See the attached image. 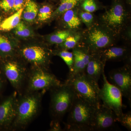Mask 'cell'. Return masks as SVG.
<instances>
[{"instance_id":"cell-23","label":"cell","mask_w":131,"mask_h":131,"mask_svg":"<svg viewBox=\"0 0 131 131\" xmlns=\"http://www.w3.org/2000/svg\"><path fill=\"white\" fill-rule=\"evenodd\" d=\"M52 53L60 57L64 61L69 70V73L72 71L74 63V55L72 52L60 49Z\"/></svg>"},{"instance_id":"cell-26","label":"cell","mask_w":131,"mask_h":131,"mask_svg":"<svg viewBox=\"0 0 131 131\" xmlns=\"http://www.w3.org/2000/svg\"><path fill=\"white\" fill-rule=\"evenodd\" d=\"M53 11L51 6L46 5L43 6L38 13V20L40 21H45L51 18Z\"/></svg>"},{"instance_id":"cell-34","label":"cell","mask_w":131,"mask_h":131,"mask_svg":"<svg viewBox=\"0 0 131 131\" xmlns=\"http://www.w3.org/2000/svg\"><path fill=\"white\" fill-rule=\"evenodd\" d=\"M24 0H14L13 7L12 10L15 12L18 11L24 7Z\"/></svg>"},{"instance_id":"cell-24","label":"cell","mask_w":131,"mask_h":131,"mask_svg":"<svg viewBox=\"0 0 131 131\" xmlns=\"http://www.w3.org/2000/svg\"><path fill=\"white\" fill-rule=\"evenodd\" d=\"M78 13L82 23L85 25L87 28L91 27L98 21L93 13L85 12L78 8Z\"/></svg>"},{"instance_id":"cell-6","label":"cell","mask_w":131,"mask_h":131,"mask_svg":"<svg viewBox=\"0 0 131 131\" xmlns=\"http://www.w3.org/2000/svg\"><path fill=\"white\" fill-rule=\"evenodd\" d=\"M62 83L49 68L31 67L29 69L23 93L49 91Z\"/></svg>"},{"instance_id":"cell-5","label":"cell","mask_w":131,"mask_h":131,"mask_svg":"<svg viewBox=\"0 0 131 131\" xmlns=\"http://www.w3.org/2000/svg\"><path fill=\"white\" fill-rule=\"evenodd\" d=\"M99 20L119 36L130 24V7L123 0H113L111 5L101 15Z\"/></svg>"},{"instance_id":"cell-16","label":"cell","mask_w":131,"mask_h":131,"mask_svg":"<svg viewBox=\"0 0 131 131\" xmlns=\"http://www.w3.org/2000/svg\"><path fill=\"white\" fill-rule=\"evenodd\" d=\"M106 63L102 59L98 52L91 53L90 59L86 67L84 73L98 83L101 76L104 72Z\"/></svg>"},{"instance_id":"cell-9","label":"cell","mask_w":131,"mask_h":131,"mask_svg":"<svg viewBox=\"0 0 131 131\" xmlns=\"http://www.w3.org/2000/svg\"><path fill=\"white\" fill-rule=\"evenodd\" d=\"M102 76L103 83V87L100 90V99L103 105L114 112L118 121L124 113L122 111V93L117 87L108 82L104 72Z\"/></svg>"},{"instance_id":"cell-13","label":"cell","mask_w":131,"mask_h":131,"mask_svg":"<svg viewBox=\"0 0 131 131\" xmlns=\"http://www.w3.org/2000/svg\"><path fill=\"white\" fill-rule=\"evenodd\" d=\"M118 118L112 110L101 104L95 108L94 112L92 127L93 131L109 130L114 126Z\"/></svg>"},{"instance_id":"cell-10","label":"cell","mask_w":131,"mask_h":131,"mask_svg":"<svg viewBox=\"0 0 131 131\" xmlns=\"http://www.w3.org/2000/svg\"><path fill=\"white\" fill-rule=\"evenodd\" d=\"M18 95L15 91L0 102V131H12L16 117Z\"/></svg>"},{"instance_id":"cell-20","label":"cell","mask_w":131,"mask_h":131,"mask_svg":"<svg viewBox=\"0 0 131 131\" xmlns=\"http://www.w3.org/2000/svg\"><path fill=\"white\" fill-rule=\"evenodd\" d=\"M15 48L6 35L0 34V59L7 58L14 55Z\"/></svg>"},{"instance_id":"cell-33","label":"cell","mask_w":131,"mask_h":131,"mask_svg":"<svg viewBox=\"0 0 131 131\" xmlns=\"http://www.w3.org/2000/svg\"><path fill=\"white\" fill-rule=\"evenodd\" d=\"M7 82L5 76L0 70V94H1L6 88Z\"/></svg>"},{"instance_id":"cell-30","label":"cell","mask_w":131,"mask_h":131,"mask_svg":"<svg viewBox=\"0 0 131 131\" xmlns=\"http://www.w3.org/2000/svg\"><path fill=\"white\" fill-rule=\"evenodd\" d=\"M14 0H0V9L5 13L12 10Z\"/></svg>"},{"instance_id":"cell-31","label":"cell","mask_w":131,"mask_h":131,"mask_svg":"<svg viewBox=\"0 0 131 131\" xmlns=\"http://www.w3.org/2000/svg\"><path fill=\"white\" fill-rule=\"evenodd\" d=\"M119 37L120 38H122L125 41H126L127 43L130 45L131 40L130 24L124 29V31L121 34Z\"/></svg>"},{"instance_id":"cell-14","label":"cell","mask_w":131,"mask_h":131,"mask_svg":"<svg viewBox=\"0 0 131 131\" xmlns=\"http://www.w3.org/2000/svg\"><path fill=\"white\" fill-rule=\"evenodd\" d=\"M72 50L74 57V65L72 71L69 73L66 80H70L76 75L84 73L91 56V52L82 44Z\"/></svg>"},{"instance_id":"cell-17","label":"cell","mask_w":131,"mask_h":131,"mask_svg":"<svg viewBox=\"0 0 131 131\" xmlns=\"http://www.w3.org/2000/svg\"><path fill=\"white\" fill-rule=\"evenodd\" d=\"M78 8L66 11L62 15V20L67 30L77 31L82 30V23L78 16Z\"/></svg>"},{"instance_id":"cell-19","label":"cell","mask_w":131,"mask_h":131,"mask_svg":"<svg viewBox=\"0 0 131 131\" xmlns=\"http://www.w3.org/2000/svg\"><path fill=\"white\" fill-rule=\"evenodd\" d=\"M83 31L82 30L78 31L68 37L62 43L58 45L60 49L66 50H72L81 44Z\"/></svg>"},{"instance_id":"cell-18","label":"cell","mask_w":131,"mask_h":131,"mask_svg":"<svg viewBox=\"0 0 131 131\" xmlns=\"http://www.w3.org/2000/svg\"><path fill=\"white\" fill-rule=\"evenodd\" d=\"M24 9V7L22 8L11 16L3 20L0 23V31H8L15 28L20 22Z\"/></svg>"},{"instance_id":"cell-8","label":"cell","mask_w":131,"mask_h":131,"mask_svg":"<svg viewBox=\"0 0 131 131\" xmlns=\"http://www.w3.org/2000/svg\"><path fill=\"white\" fill-rule=\"evenodd\" d=\"M12 57L0 59V70L15 91L20 94L24 91L29 70Z\"/></svg>"},{"instance_id":"cell-3","label":"cell","mask_w":131,"mask_h":131,"mask_svg":"<svg viewBox=\"0 0 131 131\" xmlns=\"http://www.w3.org/2000/svg\"><path fill=\"white\" fill-rule=\"evenodd\" d=\"M95 109V107L76 94L68 112L65 130L70 131H93L92 120Z\"/></svg>"},{"instance_id":"cell-32","label":"cell","mask_w":131,"mask_h":131,"mask_svg":"<svg viewBox=\"0 0 131 131\" xmlns=\"http://www.w3.org/2000/svg\"><path fill=\"white\" fill-rule=\"evenodd\" d=\"M49 130L51 131H63L60 125V121L52 120L50 124V128Z\"/></svg>"},{"instance_id":"cell-35","label":"cell","mask_w":131,"mask_h":131,"mask_svg":"<svg viewBox=\"0 0 131 131\" xmlns=\"http://www.w3.org/2000/svg\"><path fill=\"white\" fill-rule=\"evenodd\" d=\"M80 1L81 0H68L66 11L77 7L78 4H80Z\"/></svg>"},{"instance_id":"cell-1","label":"cell","mask_w":131,"mask_h":131,"mask_svg":"<svg viewBox=\"0 0 131 131\" xmlns=\"http://www.w3.org/2000/svg\"><path fill=\"white\" fill-rule=\"evenodd\" d=\"M46 92L41 91L18 94L16 117L12 131L25 130L37 117Z\"/></svg>"},{"instance_id":"cell-25","label":"cell","mask_w":131,"mask_h":131,"mask_svg":"<svg viewBox=\"0 0 131 131\" xmlns=\"http://www.w3.org/2000/svg\"><path fill=\"white\" fill-rule=\"evenodd\" d=\"M80 9L85 12L93 13L101 9V6L97 0H81Z\"/></svg>"},{"instance_id":"cell-27","label":"cell","mask_w":131,"mask_h":131,"mask_svg":"<svg viewBox=\"0 0 131 131\" xmlns=\"http://www.w3.org/2000/svg\"><path fill=\"white\" fill-rule=\"evenodd\" d=\"M15 28V33L20 37H28L31 34L30 30L23 22L20 21Z\"/></svg>"},{"instance_id":"cell-29","label":"cell","mask_w":131,"mask_h":131,"mask_svg":"<svg viewBox=\"0 0 131 131\" xmlns=\"http://www.w3.org/2000/svg\"><path fill=\"white\" fill-rule=\"evenodd\" d=\"M68 3V0L61 2L59 6L52 13L51 18H55L62 15L66 11Z\"/></svg>"},{"instance_id":"cell-28","label":"cell","mask_w":131,"mask_h":131,"mask_svg":"<svg viewBox=\"0 0 131 131\" xmlns=\"http://www.w3.org/2000/svg\"><path fill=\"white\" fill-rule=\"evenodd\" d=\"M118 122H120L123 126L129 131L131 130V112L129 111L126 113H123Z\"/></svg>"},{"instance_id":"cell-11","label":"cell","mask_w":131,"mask_h":131,"mask_svg":"<svg viewBox=\"0 0 131 131\" xmlns=\"http://www.w3.org/2000/svg\"><path fill=\"white\" fill-rule=\"evenodd\" d=\"M109 77L112 84L121 91L122 96L131 103V66L125 64L121 68L109 72Z\"/></svg>"},{"instance_id":"cell-4","label":"cell","mask_w":131,"mask_h":131,"mask_svg":"<svg viewBox=\"0 0 131 131\" xmlns=\"http://www.w3.org/2000/svg\"><path fill=\"white\" fill-rule=\"evenodd\" d=\"M49 91L50 115L52 120L61 122L70 110L76 94L73 87L66 82Z\"/></svg>"},{"instance_id":"cell-22","label":"cell","mask_w":131,"mask_h":131,"mask_svg":"<svg viewBox=\"0 0 131 131\" xmlns=\"http://www.w3.org/2000/svg\"><path fill=\"white\" fill-rule=\"evenodd\" d=\"M76 31H77L67 29L57 31L49 36L48 40L52 44L60 45L68 37Z\"/></svg>"},{"instance_id":"cell-36","label":"cell","mask_w":131,"mask_h":131,"mask_svg":"<svg viewBox=\"0 0 131 131\" xmlns=\"http://www.w3.org/2000/svg\"><path fill=\"white\" fill-rule=\"evenodd\" d=\"M2 20H3L2 16V15H1V14H0V23H1V22L2 21Z\"/></svg>"},{"instance_id":"cell-21","label":"cell","mask_w":131,"mask_h":131,"mask_svg":"<svg viewBox=\"0 0 131 131\" xmlns=\"http://www.w3.org/2000/svg\"><path fill=\"white\" fill-rule=\"evenodd\" d=\"M38 13V8L36 3L31 0H27L22 14L24 19L31 22L35 19Z\"/></svg>"},{"instance_id":"cell-37","label":"cell","mask_w":131,"mask_h":131,"mask_svg":"<svg viewBox=\"0 0 131 131\" xmlns=\"http://www.w3.org/2000/svg\"><path fill=\"white\" fill-rule=\"evenodd\" d=\"M67 1V0H61V2L64 1Z\"/></svg>"},{"instance_id":"cell-15","label":"cell","mask_w":131,"mask_h":131,"mask_svg":"<svg viewBox=\"0 0 131 131\" xmlns=\"http://www.w3.org/2000/svg\"><path fill=\"white\" fill-rule=\"evenodd\" d=\"M98 52L102 60L106 63L107 61H125L131 57V49L129 45H114Z\"/></svg>"},{"instance_id":"cell-12","label":"cell","mask_w":131,"mask_h":131,"mask_svg":"<svg viewBox=\"0 0 131 131\" xmlns=\"http://www.w3.org/2000/svg\"><path fill=\"white\" fill-rule=\"evenodd\" d=\"M20 54L32 67L49 68L51 53L45 47L37 45L26 46L20 50Z\"/></svg>"},{"instance_id":"cell-2","label":"cell","mask_w":131,"mask_h":131,"mask_svg":"<svg viewBox=\"0 0 131 131\" xmlns=\"http://www.w3.org/2000/svg\"><path fill=\"white\" fill-rule=\"evenodd\" d=\"M119 38L118 35L98 20L91 27L83 30L81 44L94 53L116 45Z\"/></svg>"},{"instance_id":"cell-7","label":"cell","mask_w":131,"mask_h":131,"mask_svg":"<svg viewBox=\"0 0 131 131\" xmlns=\"http://www.w3.org/2000/svg\"><path fill=\"white\" fill-rule=\"evenodd\" d=\"M70 84L77 95L94 107L100 106V89L98 83L87 75L85 73L79 74L65 81Z\"/></svg>"}]
</instances>
